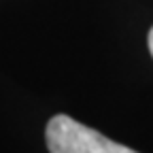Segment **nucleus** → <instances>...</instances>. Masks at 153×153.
Here are the masks:
<instances>
[{"label": "nucleus", "mask_w": 153, "mask_h": 153, "mask_svg": "<svg viewBox=\"0 0 153 153\" xmlns=\"http://www.w3.org/2000/svg\"><path fill=\"white\" fill-rule=\"evenodd\" d=\"M45 138L49 153H138L102 136L94 128L79 123L68 115H55L49 119Z\"/></svg>", "instance_id": "1"}, {"label": "nucleus", "mask_w": 153, "mask_h": 153, "mask_svg": "<svg viewBox=\"0 0 153 153\" xmlns=\"http://www.w3.org/2000/svg\"><path fill=\"white\" fill-rule=\"evenodd\" d=\"M147 45H149V51H151V55H153V28L149 30V38H147Z\"/></svg>", "instance_id": "2"}]
</instances>
